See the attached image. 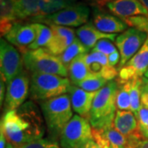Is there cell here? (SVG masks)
Here are the masks:
<instances>
[{
    "label": "cell",
    "instance_id": "26",
    "mask_svg": "<svg viewBox=\"0 0 148 148\" xmlns=\"http://www.w3.org/2000/svg\"><path fill=\"white\" fill-rule=\"evenodd\" d=\"M128 82H129V92H130V99H131L130 110L133 112L135 114L138 113V111L142 106L141 94H142L143 77L130 80L128 81Z\"/></svg>",
    "mask_w": 148,
    "mask_h": 148
},
{
    "label": "cell",
    "instance_id": "7",
    "mask_svg": "<svg viewBox=\"0 0 148 148\" xmlns=\"http://www.w3.org/2000/svg\"><path fill=\"white\" fill-rule=\"evenodd\" d=\"M90 8L82 3H75L52 15L36 17L31 20L35 23H45L65 27H80L88 22Z\"/></svg>",
    "mask_w": 148,
    "mask_h": 148
},
{
    "label": "cell",
    "instance_id": "27",
    "mask_svg": "<svg viewBox=\"0 0 148 148\" xmlns=\"http://www.w3.org/2000/svg\"><path fill=\"white\" fill-rule=\"evenodd\" d=\"M119 83L118 93L116 97V106L119 110H130L131 99L129 92V82H122L117 81Z\"/></svg>",
    "mask_w": 148,
    "mask_h": 148
},
{
    "label": "cell",
    "instance_id": "30",
    "mask_svg": "<svg viewBox=\"0 0 148 148\" xmlns=\"http://www.w3.org/2000/svg\"><path fill=\"white\" fill-rule=\"evenodd\" d=\"M91 51L103 53L108 57L109 55L117 52L118 49L116 46L112 43V41L109 40H102L95 45L93 49H91Z\"/></svg>",
    "mask_w": 148,
    "mask_h": 148
},
{
    "label": "cell",
    "instance_id": "9",
    "mask_svg": "<svg viewBox=\"0 0 148 148\" xmlns=\"http://www.w3.org/2000/svg\"><path fill=\"white\" fill-rule=\"evenodd\" d=\"M19 49L4 38L0 40V72L1 79L6 83L21 73L24 69L22 56Z\"/></svg>",
    "mask_w": 148,
    "mask_h": 148
},
{
    "label": "cell",
    "instance_id": "42",
    "mask_svg": "<svg viewBox=\"0 0 148 148\" xmlns=\"http://www.w3.org/2000/svg\"><path fill=\"white\" fill-rule=\"evenodd\" d=\"M142 3H143V5L147 9L148 11V0H139Z\"/></svg>",
    "mask_w": 148,
    "mask_h": 148
},
{
    "label": "cell",
    "instance_id": "1",
    "mask_svg": "<svg viewBox=\"0 0 148 148\" xmlns=\"http://www.w3.org/2000/svg\"><path fill=\"white\" fill-rule=\"evenodd\" d=\"M45 119L40 108L33 101L21 105L18 109L3 114L0 126L8 141L16 148L42 139L45 132Z\"/></svg>",
    "mask_w": 148,
    "mask_h": 148
},
{
    "label": "cell",
    "instance_id": "36",
    "mask_svg": "<svg viewBox=\"0 0 148 148\" xmlns=\"http://www.w3.org/2000/svg\"><path fill=\"white\" fill-rule=\"evenodd\" d=\"M7 138L5 136V133L3 132V128L0 127V148H6L7 147Z\"/></svg>",
    "mask_w": 148,
    "mask_h": 148
},
{
    "label": "cell",
    "instance_id": "34",
    "mask_svg": "<svg viewBox=\"0 0 148 148\" xmlns=\"http://www.w3.org/2000/svg\"><path fill=\"white\" fill-rule=\"evenodd\" d=\"M141 103H142V106L148 109V90L143 88V87H142Z\"/></svg>",
    "mask_w": 148,
    "mask_h": 148
},
{
    "label": "cell",
    "instance_id": "13",
    "mask_svg": "<svg viewBox=\"0 0 148 148\" xmlns=\"http://www.w3.org/2000/svg\"><path fill=\"white\" fill-rule=\"evenodd\" d=\"M92 22L99 31L106 34L122 33L127 29V25L121 18L101 10L98 6L93 8Z\"/></svg>",
    "mask_w": 148,
    "mask_h": 148
},
{
    "label": "cell",
    "instance_id": "11",
    "mask_svg": "<svg viewBox=\"0 0 148 148\" xmlns=\"http://www.w3.org/2000/svg\"><path fill=\"white\" fill-rule=\"evenodd\" d=\"M148 69V37L142 48L127 64L119 69L117 81L126 82L130 80L142 78Z\"/></svg>",
    "mask_w": 148,
    "mask_h": 148
},
{
    "label": "cell",
    "instance_id": "31",
    "mask_svg": "<svg viewBox=\"0 0 148 148\" xmlns=\"http://www.w3.org/2000/svg\"><path fill=\"white\" fill-rule=\"evenodd\" d=\"M58 145V143L51 142L49 139H40L22 146L21 148H55Z\"/></svg>",
    "mask_w": 148,
    "mask_h": 148
},
{
    "label": "cell",
    "instance_id": "18",
    "mask_svg": "<svg viewBox=\"0 0 148 148\" xmlns=\"http://www.w3.org/2000/svg\"><path fill=\"white\" fill-rule=\"evenodd\" d=\"M77 39L84 45L89 50L93 49L95 45L102 40H109L115 41L117 34H106L99 31L92 21H88L85 25L78 27L76 30Z\"/></svg>",
    "mask_w": 148,
    "mask_h": 148
},
{
    "label": "cell",
    "instance_id": "25",
    "mask_svg": "<svg viewBox=\"0 0 148 148\" xmlns=\"http://www.w3.org/2000/svg\"><path fill=\"white\" fill-rule=\"evenodd\" d=\"M37 26L38 34L36 39L34 43L28 47L27 50H34L40 48H45L52 38L53 32L49 26L43 23H37Z\"/></svg>",
    "mask_w": 148,
    "mask_h": 148
},
{
    "label": "cell",
    "instance_id": "24",
    "mask_svg": "<svg viewBox=\"0 0 148 148\" xmlns=\"http://www.w3.org/2000/svg\"><path fill=\"white\" fill-rule=\"evenodd\" d=\"M89 51L90 50L86 47L77 38H76L73 42L70 45V46L61 55H59L58 58L61 60V62L68 68L69 64H71L75 58L79 57L80 55L88 53Z\"/></svg>",
    "mask_w": 148,
    "mask_h": 148
},
{
    "label": "cell",
    "instance_id": "32",
    "mask_svg": "<svg viewBox=\"0 0 148 148\" xmlns=\"http://www.w3.org/2000/svg\"><path fill=\"white\" fill-rule=\"evenodd\" d=\"M138 123V127L148 128V109L141 106L137 114H135Z\"/></svg>",
    "mask_w": 148,
    "mask_h": 148
},
{
    "label": "cell",
    "instance_id": "41",
    "mask_svg": "<svg viewBox=\"0 0 148 148\" xmlns=\"http://www.w3.org/2000/svg\"><path fill=\"white\" fill-rule=\"evenodd\" d=\"M142 87L148 90V78L143 77V85H142Z\"/></svg>",
    "mask_w": 148,
    "mask_h": 148
},
{
    "label": "cell",
    "instance_id": "39",
    "mask_svg": "<svg viewBox=\"0 0 148 148\" xmlns=\"http://www.w3.org/2000/svg\"><path fill=\"white\" fill-rule=\"evenodd\" d=\"M135 148H148V140L143 139Z\"/></svg>",
    "mask_w": 148,
    "mask_h": 148
},
{
    "label": "cell",
    "instance_id": "14",
    "mask_svg": "<svg viewBox=\"0 0 148 148\" xmlns=\"http://www.w3.org/2000/svg\"><path fill=\"white\" fill-rule=\"evenodd\" d=\"M85 61L90 72L107 81H113L119 75L115 67L111 66L108 57L103 53L90 51L85 55Z\"/></svg>",
    "mask_w": 148,
    "mask_h": 148
},
{
    "label": "cell",
    "instance_id": "4",
    "mask_svg": "<svg viewBox=\"0 0 148 148\" xmlns=\"http://www.w3.org/2000/svg\"><path fill=\"white\" fill-rule=\"evenodd\" d=\"M30 97L32 101H40L52 99L69 92L72 85L69 77L54 74L32 73Z\"/></svg>",
    "mask_w": 148,
    "mask_h": 148
},
{
    "label": "cell",
    "instance_id": "8",
    "mask_svg": "<svg viewBox=\"0 0 148 148\" xmlns=\"http://www.w3.org/2000/svg\"><path fill=\"white\" fill-rule=\"evenodd\" d=\"M30 83L31 76L25 69L7 83L3 113L16 110L25 103L30 95Z\"/></svg>",
    "mask_w": 148,
    "mask_h": 148
},
{
    "label": "cell",
    "instance_id": "37",
    "mask_svg": "<svg viewBox=\"0 0 148 148\" xmlns=\"http://www.w3.org/2000/svg\"><path fill=\"white\" fill-rule=\"evenodd\" d=\"M138 131H139V133H140V135L143 138V139L148 140V128L138 127Z\"/></svg>",
    "mask_w": 148,
    "mask_h": 148
},
{
    "label": "cell",
    "instance_id": "3",
    "mask_svg": "<svg viewBox=\"0 0 148 148\" xmlns=\"http://www.w3.org/2000/svg\"><path fill=\"white\" fill-rule=\"evenodd\" d=\"M118 88V82L113 80L96 92L89 117V122L93 129L114 126L117 111Z\"/></svg>",
    "mask_w": 148,
    "mask_h": 148
},
{
    "label": "cell",
    "instance_id": "23",
    "mask_svg": "<svg viewBox=\"0 0 148 148\" xmlns=\"http://www.w3.org/2000/svg\"><path fill=\"white\" fill-rule=\"evenodd\" d=\"M73 3L75 0H40V15L37 17L52 15Z\"/></svg>",
    "mask_w": 148,
    "mask_h": 148
},
{
    "label": "cell",
    "instance_id": "16",
    "mask_svg": "<svg viewBox=\"0 0 148 148\" xmlns=\"http://www.w3.org/2000/svg\"><path fill=\"white\" fill-rule=\"evenodd\" d=\"M53 36L45 49L55 56H59L70 46L77 38L76 32L70 27H61L56 25H49Z\"/></svg>",
    "mask_w": 148,
    "mask_h": 148
},
{
    "label": "cell",
    "instance_id": "6",
    "mask_svg": "<svg viewBox=\"0 0 148 148\" xmlns=\"http://www.w3.org/2000/svg\"><path fill=\"white\" fill-rule=\"evenodd\" d=\"M93 139L89 120L75 114L61 132L58 145L61 148H85Z\"/></svg>",
    "mask_w": 148,
    "mask_h": 148
},
{
    "label": "cell",
    "instance_id": "40",
    "mask_svg": "<svg viewBox=\"0 0 148 148\" xmlns=\"http://www.w3.org/2000/svg\"><path fill=\"white\" fill-rule=\"evenodd\" d=\"M85 148H101L97 143H95V140L93 139V140H91L90 141L89 143H87V145L86 146V147Z\"/></svg>",
    "mask_w": 148,
    "mask_h": 148
},
{
    "label": "cell",
    "instance_id": "20",
    "mask_svg": "<svg viewBox=\"0 0 148 148\" xmlns=\"http://www.w3.org/2000/svg\"><path fill=\"white\" fill-rule=\"evenodd\" d=\"M18 22L15 12L13 0H0V32L1 36H5Z\"/></svg>",
    "mask_w": 148,
    "mask_h": 148
},
{
    "label": "cell",
    "instance_id": "28",
    "mask_svg": "<svg viewBox=\"0 0 148 148\" xmlns=\"http://www.w3.org/2000/svg\"><path fill=\"white\" fill-rule=\"evenodd\" d=\"M108 82H109V81L104 79L101 77L93 75L92 77H90L87 79L81 82L76 86H77L78 87L86 90V91L96 92V91L101 90V88H103Z\"/></svg>",
    "mask_w": 148,
    "mask_h": 148
},
{
    "label": "cell",
    "instance_id": "12",
    "mask_svg": "<svg viewBox=\"0 0 148 148\" xmlns=\"http://www.w3.org/2000/svg\"><path fill=\"white\" fill-rule=\"evenodd\" d=\"M37 34V23H21L18 21L13 25L12 29L4 36V39L23 53L36 40Z\"/></svg>",
    "mask_w": 148,
    "mask_h": 148
},
{
    "label": "cell",
    "instance_id": "2",
    "mask_svg": "<svg viewBox=\"0 0 148 148\" xmlns=\"http://www.w3.org/2000/svg\"><path fill=\"white\" fill-rule=\"evenodd\" d=\"M39 104L49 133V140L58 143L62 131L73 117L69 95H59L40 101Z\"/></svg>",
    "mask_w": 148,
    "mask_h": 148
},
{
    "label": "cell",
    "instance_id": "10",
    "mask_svg": "<svg viewBox=\"0 0 148 148\" xmlns=\"http://www.w3.org/2000/svg\"><path fill=\"white\" fill-rule=\"evenodd\" d=\"M148 34L140 32L134 28H127L116 37L115 45L120 53V62L119 69L123 67L131 58L138 53L146 42Z\"/></svg>",
    "mask_w": 148,
    "mask_h": 148
},
{
    "label": "cell",
    "instance_id": "44",
    "mask_svg": "<svg viewBox=\"0 0 148 148\" xmlns=\"http://www.w3.org/2000/svg\"><path fill=\"white\" fill-rule=\"evenodd\" d=\"M144 76H145V77H146V78H148V69H147V71L146 72V73H145Z\"/></svg>",
    "mask_w": 148,
    "mask_h": 148
},
{
    "label": "cell",
    "instance_id": "43",
    "mask_svg": "<svg viewBox=\"0 0 148 148\" xmlns=\"http://www.w3.org/2000/svg\"><path fill=\"white\" fill-rule=\"evenodd\" d=\"M6 148H16L10 142H8V144H7V147Z\"/></svg>",
    "mask_w": 148,
    "mask_h": 148
},
{
    "label": "cell",
    "instance_id": "22",
    "mask_svg": "<svg viewBox=\"0 0 148 148\" xmlns=\"http://www.w3.org/2000/svg\"><path fill=\"white\" fill-rule=\"evenodd\" d=\"M17 20H32L40 15V0H13Z\"/></svg>",
    "mask_w": 148,
    "mask_h": 148
},
{
    "label": "cell",
    "instance_id": "5",
    "mask_svg": "<svg viewBox=\"0 0 148 148\" xmlns=\"http://www.w3.org/2000/svg\"><path fill=\"white\" fill-rule=\"evenodd\" d=\"M22 60L24 69L30 74H54L69 77L68 68L61 62L58 56L53 55L45 48L27 50L22 53Z\"/></svg>",
    "mask_w": 148,
    "mask_h": 148
},
{
    "label": "cell",
    "instance_id": "35",
    "mask_svg": "<svg viewBox=\"0 0 148 148\" xmlns=\"http://www.w3.org/2000/svg\"><path fill=\"white\" fill-rule=\"evenodd\" d=\"M5 83L6 82L3 80L1 79V82H0V105H1V107L3 106V102L4 101V99H5Z\"/></svg>",
    "mask_w": 148,
    "mask_h": 148
},
{
    "label": "cell",
    "instance_id": "38",
    "mask_svg": "<svg viewBox=\"0 0 148 148\" xmlns=\"http://www.w3.org/2000/svg\"><path fill=\"white\" fill-rule=\"evenodd\" d=\"M88 1L95 3L96 6H104L106 5L108 3H110L111 1H114V0H88Z\"/></svg>",
    "mask_w": 148,
    "mask_h": 148
},
{
    "label": "cell",
    "instance_id": "21",
    "mask_svg": "<svg viewBox=\"0 0 148 148\" xmlns=\"http://www.w3.org/2000/svg\"><path fill=\"white\" fill-rule=\"evenodd\" d=\"M85 55L86 54H82L75 58L68 67L69 78L73 85L78 84L81 82L93 76L85 61Z\"/></svg>",
    "mask_w": 148,
    "mask_h": 148
},
{
    "label": "cell",
    "instance_id": "19",
    "mask_svg": "<svg viewBox=\"0 0 148 148\" xmlns=\"http://www.w3.org/2000/svg\"><path fill=\"white\" fill-rule=\"evenodd\" d=\"M114 127L122 134L129 136L138 132V123L134 113L131 110L116 111Z\"/></svg>",
    "mask_w": 148,
    "mask_h": 148
},
{
    "label": "cell",
    "instance_id": "15",
    "mask_svg": "<svg viewBox=\"0 0 148 148\" xmlns=\"http://www.w3.org/2000/svg\"><path fill=\"white\" fill-rule=\"evenodd\" d=\"M96 92L86 91L76 85L72 84L70 86L68 93H69L73 110L76 113V114L89 120L91 107Z\"/></svg>",
    "mask_w": 148,
    "mask_h": 148
},
{
    "label": "cell",
    "instance_id": "29",
    "mask_svg": "<svg viewBox=\"0 0 148 148\" xmlns=\"http://www.w3.org/2000/svg\"><path fill=\"white\" fill-rule=\"evenodd\" d=\"M122 20L127 24V27L148 34V16L138 15L126 17Z\"/></svg>",
    "mask_w": 148,
    "mask_h": 148
},
{
    "label": "cell",
    "instance_id": "33",
    "mask_svg": "<svg viewBox=\"0 0 148 148\" xmlns=\"http://www.w3.org/2000/svg\"><path fill=\"white\" fill-rule=\"evenodd\" d=\"M108 59H109V63L111 66L115 67L118 64H119V62H120V53L119 51H117L115 53L109 55Z\"/></svg>",
    "mask_w": 148,
    "mask_h": 148
},
{
    "label": "cell",
    "instance_id": "17",
    "mask_svg": "<svg viewBox=\"0 0 148 148\" xmlns=\"http://www.w3.org/2000/svg\"><path fill=\"white\" fill-rule=\"evenodd\" d=\"M106 7L112 14L121 19L138 15L148 16L147 9L139 0H114Z\"/></svg>",
    "mask_w": 148,
    "mask_h": 148
},
{
    "label": "cell",
    "instance_id": "45",
    "mask_svg": "<svg viewBox=\"0 0 148 148\" xmlns=\"http://www.w3.org/2000/svg\"><path fill=\"white\" fill-rule=\"evenodd\" d=\"M55 148H61V147H59V145H58V146H57V147H55Z\"/></svg>",
    "mask_w": 148,
    "mask_h": 148
}]
</instances>
